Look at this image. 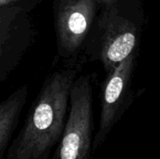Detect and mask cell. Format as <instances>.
I'll return each instance as SVG.
<instances>
[{
  "mask_svg": "<svg viewBox=\"0 0 160 159\" xmlns=\"http://www.w3.org/2000/svg\"><path fill=\"white\" fill-rule=\"evenodd\" d=\"M79 76L75 66L59 68L45 79L22 127L11 141L5 159H50L62 137L72 84Z\"/></svg>",
  "mask_w": 160,
  "mask_h": 159,
  "instance_id": "obj_1",
  "label": "cell"
},
{
  "mask_svg": "<svg viewBox=\"0 0 160 159\" xmlns=\"http://www.w3.org/2000/svg\"><path fill=\"white\" fill-rule=\"evenodd\" d=\"M139 30L120 12L119 5L101 7L87 37V53L96 56L109 74L131 53L138 51Z\"/></svg>",
  "mask_w": 160,
  "mask_h": 159,
  "instance_id": "obj_2",
  "label": "cell"
},
{
  "mask_svg": "<svg viewBox=\"0 0 160 159\" xmlns=\"http://www.w3.org/2000/svg\"><path fill=\"white\" fill-rule=\"evenodd\" d=\"M93 86L90 75H79L69 96V109L58 143V159H91L93 147Z\"/></svg>",
  "mask_w": 160,
  "mask_h": 159,
  "instance_id": "obj_3",
  "label": "cell"
},
{
  "mask_svg": "<svg viewBox=\"0 0 160 159\" xmlns=\"http://www.w3.org/2000/svg\"><path fill=\"white\" fill-rule=\"evenodd\" d=\"M100 9L96 0H53L52 13L57 56L73 60L85 46Z\"/></svg>",
  "mask_w": 160,
  "mask_h": 159,
  "instance_id": "obj_4",
  "label": "cell"
},
{
  "mask_svg": "<svg viewBox=\"0 0 160 159\" xmlns=\"http://www.w3.org/2000/svg\"><path fill=\"white\" fill-rule=\"evenodd\" d=\"M38 37L32 12L21 7H0V84L15 71Z\"/></svg>",
  "mask_w": 160,
  "mask_h": 159,
  "instance_id": "obj_5",
  "label": "cell"
},
{
  "mask_svg": "<svg viewBox=\"0 0 160 159\" xmlns=\"http://www.w3.org/2000/svg\"><path fill=\"white\" fill-rule=\"evenodd\" d=\"M137 55L138 51L131 53L106 75L101 95L99 126L93 139V152L97 151L104 143L108 135L125 112Z\"/></svg>",
  "mask_w": 160,
  "mask_h": 159,
  "instance_id": "obj_6",
  "label": "cell"
},
{
  "mask_svg": "<svg viewBox=\"0 0 160 159\" xmlns=\"http://www.w3.org/2000/svg\"><path fill=\"white\" fill-rule=\"evenodd\" d=\"M29 95L24 84L0 101V159H4Z\"/></svg>",
  "mask_w": 160,
  "mask_h": 159,
  "instance_id": "obj_7",
  "label": "cell"
},
{
  "mask_svg": "<svg viewBox=\"0 0 160 159\" xmlns=\"http://www.w3.org/2000/svg\"><path fill=\"white\" fill-rule=\"evenodd\" d=\"M45 0H0V7H21L33 12Z\"/></svg>",
  "mask_w": 160,
  "mask_h": 159,
  "instance_id": "obj_8",
  "label": "cell"
},
{
  "mask_svg": "<svg viewBox=\"0 0 160 159\" xmlns=\"http://www.w3.org/2000/svg\"><path fill=\"white\" fill-rule=\"evenodd\" d=\"M100 7H105V6H112V5H119L121 0H96Z\"/></svg>",
  "mask_w": 160,
  "mask_h": 159,
  "instance_id": "obj_9",
  "label": "cell"
}]
</instances>
